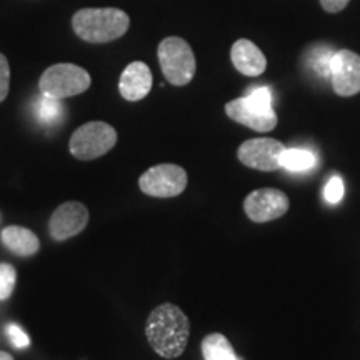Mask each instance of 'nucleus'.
Instances as JSON below:
<instances>
[{
  "instance_id": "f8f14e48",
  "label": "nucleus",
  "mask_w": 360,
  "mask_h": 360,
  "mask_svg": "<svg viewBox=\"0 0 360 360\" xmlns=\"http://www.w3.org/2000/svg\"><path fill=\"white\" fill-rule=\"evenodd\" d=\"M152 89V72L143 62H132L125 67L119 80V92L125 101L137 102L148 96Z\"/></svg>"
},
{
  "instance_id": "f03ea898",
  "label": "nucleus",
  "mask_w": 360,
  "mask_h": 360,
  "mask_svg": "<svg viewBox=\"0 0 360 360\" xmlns=\"http://www.w3.org/2000/svg\"><path fill=\"white\" fill-rule=\"evenodd\" d=\"M130 19L120 8H80L72 27L80 39L90 44H105L120 39L129 30Z\"/></svg>"
},
{
  "instance_id": "39448f33",
  "label": "nucleus",
  "mask_w": 360,
  "mask_h": 360,
  "mask_svg": "<svg viewBox=\"0 0 360 360\" xmlns=\"http://www.w3.org/2000/svg\"><path fill=\"white\" fill-rule=\"evenodd\" d=\"M90 75L82 67L74 64H56L44 72L39 80V90L45 97L64 98L84 94L90 87Z\"/></svg>"
},
{
  "instance_id": "ddd939ff",
  "label": "nucleus",
  "mask_w": 360,
  "mask_h": 360,
  "mask_svg": "<svg viewBox=\"0 0 360 360\" xmlns=\"http://www.w3.org/2000/svg\"><path fill=\"white\" fill-rule=\"evenodd\" d=\"M231 58L233 67L247 77H259L267 69V58L252 40H236L231 49Z\"/></svg>"
},
{
  "instance_id": "6e6552de",
  "label": "nucleus",
  "mask_w": 360,
  "mask_h": 360,
  "mask_svg": "<svg viewBox=\"0 0 360 360\" xmlns=\"http://www.w3.org/2000/svg\"><path fill=\"white\" fill-rule=\"evenodd\" d=\"M285 148L287 147L276 139H250L237 148V159L249 169L260 170V172H276L282 167V155Z\"/></svg>"
},
{
  "instance_id": "0eeeda50",
  "label": "nucleus",
  "mask_w": 360,
  "mask_h": 360,
  "mask_svg": "<svg viewBox=\"0 0 360 360\" xmlns=\"http://www.w3.org/2000/svg\"><path fill=\"white\" fill-rule=\"evenodd\" d=\"M186 169L177 164H159L146 170L139 179V187L146 195L155 199H172L187 188Z\"/></svg>"
},
{
  "instance_id": "f3484780",
  "label": "nucleus",
  "mask_w": 360,
  "mask_h": 360,
  "mask_svg": "<svg viewBox=\"0 0 360 360\" xmlns=\"http://www.w3.org/2000/svg\"><path fill=\"white\" fill-rule=\"evenodd\" d=\"M315 155L305 148H285L282 155V167L292 170V172H304L315 165Z\"/></svg>"
},
{
  "instance_id": "1a4fd4ad",
  "label": "nucleus",
  "mask_w": 360,
  "mask_h": 360,
  "mask_svg": "<svg viewBox=\"0 0 360 360\" xmlns=\"http://www.w3.org/2000/svg\"><path fill=\"white\" fill-rule=\"evenodd\" d=\"M290 202L285 192L265 187L250 192L244 200V212L252 222L264 224L281 219L287 214Z\"/></svg>"
},
{
  "instance_id": "4468645a",
  "label": "nucleus",
  "mask_w": 360,
  "mask_h": 360,
  "mask_svg": "<svg viewBox=\"0 0 360 360\" xmlns=\"http://www.w3.org/2000/svg\"><path fill=\"white\" fill-rule=\"evenodd\" d=\"M0 238H2L6 249L19 257H32L40 249L39 237L30 229L19 227V225H11V227L4 229Z\"/></svg>"
},
{
  "instance_id": "4be33fe9",
  "label": "nucleus",
  "mask_w": 360,
  "mask_h": 360,
  "mask_svg": "<svg viewBox=\"0 0 360 360\" xmlns=\"http://www.w3.org/2000/svg\"><path fill=\"white\" fill-rule=\"evenodd\" d=\"M350 0H321V6L328 13H339L347 7Z\"/></svg>"
},
{
  "instance_id": "f257e3e1",
  "label": "nucleus",
  "mask_w": 360,
  "mask_h": 360,
  "mask_svg": "<svg viewBox=\"0 0 360 360\" xmlns=\"http://www.w3.org/2000/svg\"><path fill=\"white\" fill-rule=\"evenodd\" d=\"M146 335L155 354L164 359H177L187 349L191 322L177 305L162 304L148 315Z\"/></svg>"
},
{
  "instance_id": "aec40b11",
  "label": "nucleus",
  "mask_w": 360,
  "mask_h": 360,
  "mask_svg": "<svg viewBox=\"0 0 360 360\" xmlns=\"http://www.w3.org/2000/svg\"><path fill=\"white\" fill-rule=\"evenodd\" d=\"M323 197H326L328 204H337V202L342 200V197H344V182H342L340 177L334 175L328 180L326 188H323Z\"/></svg>"
},
{
  "instance_id": "dca6fc26",
  "label": "nucleus",
  "mask_w": 360,
  "mask_h": 360,
  "mask_svg": "<svg viewBox=\"0 0 360 360\" xmlns=\"http://www.w3.org/2000/svg\"><path fill=\"white\" fill-rule=\"evenodd\" d=\"M34 110L37 120L42 125H45V127H52V125L60 124L65 115V109L64 105H62V101L45 96H40L37 101H35Z\"/></svg>"
},
{
  "instance_id": "423d86ee",
  "label": "nucleus",
  "mask_w": 360,
  "mask_h": 360,
  "mask_svg": "<svg viewBox=\"0 0 360 360\" xmlns=\"http://www.w3.org/2000/svg\"><path fill=\"white\" fill-rule=\"evenodd\" d=\"M117 143V132L105 122H87L72 134L70 154L79 160H94L110 152Z\"/></svg>"
},
{
  "instance_id": "9d476101",
  "label": "nucleus",
  "mask_w": 360,
  "mask_h": 360,
  "mask_svg": "<svg viewBox=\"0 0 360 360\" xmlns=\"http://www.w3.org/2000/svg\"><path fill=\"white\" fill-rule=\"evenodd\" d=\"M332 89L340 97H354L360 92V56L352 51H339L330 60Z\"/></svg>"
},
{
  "instance_id": "a211bd4d",
  "label": "nucleus",
  "mask_w": 360,
  "mask_h": 360,
  "mask_svg": "<svg viewBox=\"0 0 360 360\" xmlns=\"http://www.w3.org/2000/svg\"><path fill=\"white\" fill-rule=\"evenodd\" d=\"M17 272L11 264H0V300H7L15 289Z\"/></svg>"
},
{
  "instance_id": "20e7f679",
  "label": "nucleus",
  "mask_w": 360,
  "mask_h": 360,
  "mask_svg": "<svg viewBox=\"0 0 360 360\" xmlns=\"http://www.w3.org/2000/svg\"><path fill=\"white\" fill-rule=\"evenodd\" d=\"M157 56H159L162 74L169 84L182 87L192 82L197 62L192 47L186 40L180 37L164 39L157 49Z\"/></svg>"
},
{
  "instance_id": "5701e85b",
  "label": "nucleus",
  "mask_w": 360,
  "mask_h": 360,
  "mask_svg": "<svg viewBox=\"0 0 360 360\" xmlns=\"http://www.w3.org/2000/svg\"><path fill=\"white\" fill-rule=\"evenodd\" d=\"M0 360H13V357L7 352H0Z\"/></svg>"
},
{
  "instance_id": "9b49d317",
  "label": "nucleus",
  "mask_w": 360,
  "mask_h": 360,
  "mask_svg": "<svg viewBox=\"0 0 360 360\" xmlns=\"http://www.w3.org/2000/svg\"><path fill=\"white\" fill-rule=\"evenodd\" d=\"M89 224V210L80 202H65L58 205L49 220V232L53 240L62 242L79 236Z\"/></svg>"
},
{
  "instance_id": "7ed1b4c3",
  "label": "nucleus",
  "mask_w": 360,
  "mask_h": 360,
  "mask_svg": "<svg viewBox=\"0 0 360 360\" xmlns=\"http://www.w3.org/2000/svg\"><path fill=\"white\" fill-rule=\"evenodd\" d=\"M225 114L233 122L245 125L255 132H270L277 127V114L272 109V94L267 87L250 90L245 97L225 103Z\"/></svg>"
},
{
  "instance_id": "2eb2a0df",
  "label": "nucleus",
  "mask_w": 360,
  "mask_h": 360,
  "mask_svg": "<svg viewBox=\"0 0 360 360\" xmlns=\"http://www.w3.org/2000/svg\"><path fill=\"white\" fill-rule=\"evenodd\" d=\"M200 349L204 360H240L237 357L231 340L224 334H219V332L205 335Z\"/></svg>"
},
{
  "instance_id": "6ab92c4d",
  "label": "nucleus",
  "mask_w": 360,
  "mask_h": 360,
  "mask_svg": "<svg viewBox=\"0 0 360 360\" xmlns=\"http://www.w3.org/2000/svg\"><path fill=\"white\" fill-rule=\"evenodd\" d=\"M6 334L8 337V342H11V345H13L15 349H27L30 345V337L27 332L22 328L20 326H17V323H8L6 327Z\"/></svg>"
},
{
  "instance_id": "412c9836",
  "label": "nucleus",
  "mask_w": 360,
  "mask_h": 360,
  "mask_svg": "<svg viewBox=\"0 0 360 360\" xmlns=\"http://www.w3.org/2000/svg\"><path fill=\"white\" fill-rule=\"evenodd\" d=\"M11 89V67L8 60L4 53H0V102L6 101Z\"/></svg>"
}]
</instances>
